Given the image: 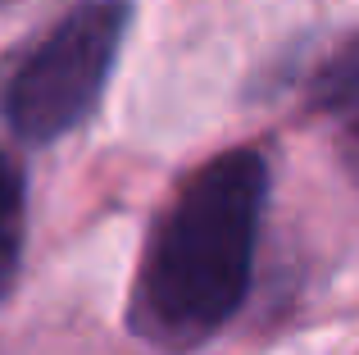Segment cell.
<instances>
[{
  "instance_id": "cell-1",
  "label": "cell",
  "mask_w": 359,
  "mask_h": 355,
  "mask_svg": "<svg viewBox=\"0 0 359 355\" xmlns=\"http://www.w3.org/2000/svg\"><path fill=\"white\" fill-rule=\"evenodd\" d=\"M269 155L232 146L182 178L141 250L128 328L159 355H191L241 314L255 278Z\"/></svg>"
},
{
  "instance_id": "cell-2",
  "label": "cell",
  "mask_w": 359,
  "mask_h": 355,
  "mask_svg": "<svg viewBox=\"0 0 359 355\" xmlns=\"http://www.w3.org/2000/svg\"><path fill=\"white\" fill-rule=\"evenodd\" d=\"M132 0H78L41 36L0 64V123L23 146H50L82 128L105 96Z\"/></svg>"
},
{
  "instance_id": "cell-3",
  "label": "cell",
  "mask_w": 359,
  "mask_h": 355,
  "mask_svg": "<svg viewBox=\"0 0 359 355\" xmlns=\"http://www.w3.org/2000/svg\"><path fill=\"white\" fill-rule=\"evenodd\" d=\"M305 105L332 128L341 164L359 178V32L323 55L309 69Z\"/></svg>"
},
{
  "instance_id": "cell-4",
  "label": "cell",
  "mask_w": 359,
  "mask_h": 355,
  "mask_svg": "<svg viewBox=\"0 0 359 355\" xmlns=\"http://www.w3.org/2000/svg\"><path fill=\"white\" fill-rule=\"evenodd\" d=\"M23 228H27V201H23V169L0 146V305L18 278L23 260Z\"/></svg>"
},
{
  "instance_id": "cell-5",
  "label": "cell",
  "mask_w": 359,
  "mask_h": 355,
  "mask_svg": "<svg viewBox=\"0 0 359 355\" xmlns=\"http://www.w3.org/2000/svg\"><path fill=\"white\" fill-rule=\"evenodd\" d=\"M0 5H14V0H0Z\"/></svg>"
}]
</instances>
